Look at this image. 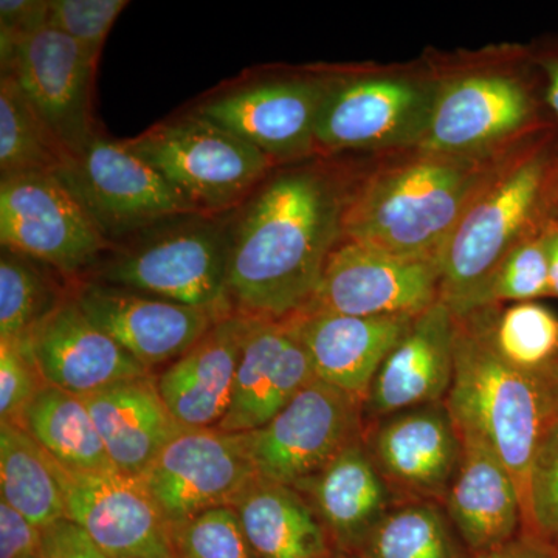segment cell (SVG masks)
Listing matches in <instances>:
<instances>
[{"instance_id": "d6a6232c", "label": "cell", "mask_w": 558, "mask_h": 558, "mask_svg": "<svg viewBox=\"0 0 558 558\" xmlns=\"http://www.w3.org/2000/svg\"><path fill=\"white\" fill-rule=\"evenodd\" d=\"M44 264L2 247L0 256V340H21L68 299Z\"/></svg>"}, {"instance_id": "ffe728a7", "label": "cell", "mask_w": 558, "mask_h": 558, "mask_svg": "<svg viewBox=\"0 0 558 558\" xmlns=\"http://www.w3.org/2000/svg\"><path fill=\"white\" fill-rule=\"evenodd\" d=\"M457 317L442 299L411 323L384 360L363 400V421L439 403L454 374Z\"/></svg>"}, {"instance_id": "8fae6325", "label": "cell", "mask_w": 558, "mask_h": 558, "mask_svg": "<svg viewBox=\"0 0 558 558\" xmlns=\"http://www.w3.org/2000/svg\"><path fill=\"white\" fill-rule=\"evenodd\" d=\"M256 476L248 433L185 428L140 478L172 529L207 510L231 508Z\"/></svg>"}, {"instance_id": "ab89813d", "label": "cell", "mask_w": 558, "mask_h": 558, "mask_svg": "<svg viewBox=\"0 0 558 558\" xmlns=\"http://www.w3.org/2000/svg\"><path fill=\"white\" fill-rule=\"evenodd\" d=\"M0 558H43V529L0 499Z\"/></svg>"}, {"instance_id": "5bb4252c", "label": "cell", "mask_w": 558, "mask_h": 558, "mask_svg": "<svg viewBox=\"0 0 558 558\" xmlns=\"http://www.w3.org/2000/svg\"><path fill=\"white\" fill-rule=\"evenodd\" d=\"M362 439L398 505H442L462 454L461 433L446 402L368 422Z\"/></svg>"}, {"instance_id": "836d02e7", "label": "cell", "mask_w": 558, "mask_h": 558, "mask_svg": "<svg viewBox=\"0 0 558 558\" xmlns=\"http://www.w3.org/2000/svg\"><path fill=\"white\" fill-rule=\"evenodd\" d=\"M545 296L553 295L548 253L542 229L538 234L521 242L506 256L470 312L497 304L529 303Z\"/></svg>"}, {"instance_id": "8992f818", "label": "cell", "mask_w": 558, "mask_h": 558, "mask_svg": "<svg viewBox=\"0 0 558 558\" xmlns=\"http://www.w3.org/2000/svg\"><path fill=\"white\" fill-rule=\"evenodd\" d=\"M126 145L201 215H223L242 204L275 165L197 110L156 124Z\"/></svg>"}, {"instance_id": "d4e9b609", "label": "cell", "mask_w": 558, "mask_h": 558, "mask_svg": "<svg viewBox=\"0 0 558 558\" xmlns=\"http://www.w3.org/2000/svg\"><path fill=\"white\" fill-rule=\"evenodd\" d=\"M293 488L310 501L344 557H354L374 527L398 505L371 461L363 439L355 440L317 475Z\"/></svg>"}, {"instance_id": "83f0119b", "label": "cell", "mask_w": 558, "mask_h": 558, "mask_svg": "<svg viewBox=\"0 0 558 558\" xmlns=\"http://www.w3.org/2000/svg\"><path fill=\"white\" fill-rule=\"evenodd\" d=\"M457 317V315H454ZM501 362L548 389L558 376V315L538 301L480 307L458 317Z\"/></svg>"}, {"instance_id": "3957f363", "label": "cell", "mask_w": 558, "mask_h": 558, "mask_svg": "<svg viewBox=\"0 0 558 558\" xmlns=\"http://www.w3.org/2000/svg\"><path fill=\"white\" fill-rule=\"evenodd\" d=\"M444 402L461 435L483 440L508 465L524 502L535 450L557 417L548 389L501 362L457 317L453 381Z\"/></svg>"}, {"instance_id": "603a6c76", "label": "cell", "mask_w": 558, "mask_h": 558, "mask_svg": "<svg viewBox=\"0 0 558 558\" xmlns=\"http://www.w3.org/2000/svg\"><path fill=\"white\" fill-rule=\"evenodd\" d=\"M250 323L238 312L220 318L157 377L161 399L183 427L216 428L226 417Z\"/></svg>"}, {"instance_id": "7402d4cb", "label": "cell", "mask_w": 558, "mask_h": 558, "mask_svg": "<svg viewBox=\"0 0 558 558\" xmlns=\"http://www.w3.org/2000/svg\"><path fill=\"white\" fill-rule=\"evenodd\" d=\"M462 454L442 508L470 556L487 553L526 531L519 484L487 444L461 435Z\"/></svg>"}, {"instance_id": "f1b7e54d", "label": "cell", "mask_w": 558, "mask_h": 558, "mask_svg": "<svg viewBox=\"0 0 558 558\" xmlns=\"http://www.w3.org/2000/svg\"><path fill=\"white\" fill-rule=\"evenodd\" d=\"M58 464L76 472L116 469L81 396L47 384L17 422Z\"/></svg>"}, {"instance_id": "60d3db41", "label": "cell", "mask_w": 558, "mask_h": 558, "mask_svg": "<svg viewBox=\"0 0 558 558\" xmlns=\"http://www.w3.org/2000/svg\"><path fill=\"white\" fill-rule=\"evenodd\" d=\"M43 558H109L86 532L68 519L43 529Z\"/></svg>"}, {"instance_id": "cb8c5ba5", "label": "cell", "mask_w": 558, "mask_h": 558, "mask_svg": "<svg viewBox=\"0 0 558 558\" xmlns=\"http://www.w3.org/2000/svg\"><path fill=\"white\" fill-rule=\"evenodd\" d=\"M414 318L352 317L330 312H301L290 317L310 354L315 377L362 402L381 363Z\"/></svg>"}, {"instance_id": "4fadbf2b", "label": "cell", "mask_w": 558, "mask_h": 558, "mask_svg": "<svg viewBox=\"0 0 558 558\" xmlns=\"http://www.w3.org/2000/svg\"><path fill=\"white\" fill-rule=\"evenodd\" d=\"M51 458V457H50ZM68 509L109 558H175L171 526L140 476L117 469L76 472L51 458Z\"/></svg>"}, {"instance_id": "74e56055", "label": "cell", "mask_w": 558, "mask_h": 558, "mask_svg": "<svg viewBox=\"0 0 558 558\" xmlns=\"http://www.w3.org/2000/svg\"><path fill=\"white\" fill-rule=\"evenodd\" d=\"M46 385L24 340H0V422H17Z\"/></svg>"}, {"instance_id": "9c48e42d", "label": "cell", "mask_w": 558, "mask_h": 558, "mask_svg": "<svg viewBox=\"0 0 558 558\" xmlns=\"http://www.w3.org/2000/svg\"><path fill=\"white\" fill-rule=\"evenodd\" d=\"M363 402L314 379L269 424L248 433L259 478L296 487L362 439Z\"/></svg>"}, {"instance_id": "e575fe53", "label": "cell", "mask_w": 558, "mask_h": 558, "mask_svg": "<svg viewBox=\"0 0 558 558\" xmlns=\"http://www.w3.org/2000/svg\"><path fill=\"white\" fill-rule=\"evenodd\" d=\"M171 534L175 558H258L233 508L207 510Z\"/></svg>"}, {"instance_id": "4316f807", "label": "cell", "mask_w": 558, "mask_h": 558, "mask_svg": "<svg viewBox=\"0 0 558 558\" xmlns=\"http://www.w3.org/2000/svg\"><path fill=\"white\" fill-rule=\"evenodd\" d=\"M258 558H343L296 488L256 476L231 506Z\"/></svg>"}, {"instance_id": "8d00e7d4", "label": "cell", "mask_w": 558, "mask_h": 558, "mask_svg": "<svg viewBox=\"0 0 558 558\" xmlns=\"http://www.w3.org/2000/svg\"><path fill=\"white\" fill-rule=\"evenodd\" d=\"M128 5V0H49L47 25L75 40L98 64L110 28Z\"/></svg>"}, {"instance_id": "2e32d148", "label": "cell", "mask_w": 558, "mask_h": 558, "mask_svg": "<svg viewBox=\"0 0 558 558\" xmlns=\"http://www.w3.org/2000/svg\"><path fill=\"white\" fill-rule=\"evenodd\" d=\"M70 293L98 328L149 371L175 362L223 318L211 311L97 281L81 282Z\"/></svg>"}, {"instance_id": "9a60e30c", "label": "cell", "mask_w": 558, "mask_h": 558, "mask_svg": "<svg viewBox=\"0 0 558 558\" xmlns=\"http://www.w3.org/2000/svg\"><path fill=\"white\" fill-rule=\"evenodd\" d=\"M97 65L75 40L47 25L17 47L2 75L17 81L58 142L75 156L97 135L90 106Z\"/></svg>"}, {"instance_id": "ba28073f", "label": "cell", "mask_w": 558, "mask_h": 558, "mask_svg": "<svg viewBox=\"0 0 558 558\" xmlns=\"http://www.w3.org/2000/svg\"><path fill=\"white\" fill-rule=\"evenodd\" d=\"M0 242L65 277L97 266L113 247L57 172L2 179Z\"/></svg>"}, {"instance_id": "d590c367", "label": "cell", "mask_w": 558, "mask_h": 558, "mask_svg": "<svg viewBox=\"0 0 558 558\" xmlns=\"http://www.w3.org/2000/svg\"><path fill=\"white\" fill-rule=\"evenodd\" d=\"M526 531L558 548V417L539 439L526 483Z\"/></svg>"}, {"instance_id": "7c38bea8", "label": "cell", "mask_w": 558, "mask_h": 558, "mask_svg": "<svg viewBox=\"0 0 558 558\" xmlns=\"http://www.w3.org/2000/svg\"><path fill=\"white\" fill-rule=\"evenodd\" d=\"M440 300L439 263L341 240L301 312L414 318ZM300 312V314H301Z\"/></svg>"}, {"instance_id": "5b68a950", "label": "cell", "mask_w": 558, "mask_h": 558, "mask_svg": "<svg viewBox=\"0 0 558 558\" xmlns=\"http://www.w3.org/2000/svg\"><path fill=\"white\" fill-rule=\"evenodd\" d=\"M550 163L545 154L517 159L475 201L439 255L440 299L468 314L499 264L535 236Z\"/></svg>"}, {"instance_id": "484cf974", "label": "cell", "mask_w": 558, "mask_h": 558, "mask_svg": "<svg viewBox=\"0 0 558 558\" xmlns=\"http://www.w3.org/2000/svg\"><path fill=\"white\" fill-rule=\"evenodd\" d=\"M113 468L142 476L185 429L161 399L156 377L124 380L83 396Z\"/></svg>"}, {"instance_id": "ee69618b", "label": "cell", "mask_w": 558, "mask_h": 558, "mask_svg": "<svg viewBox=\"0 0 558 558\" xmlns=\"http://www.w3.org/2000/svg\"><path fill=\"white\" fill-rule=\"evenodd\" d=\"M546 73H548V102L550 109L558 116V60H550L545 64Z\"/></svg>"}, {"instance_id": "52a82bcc", "label": "cell", "mask_w": 558, "mask_h": 558, "mask_svg": "<svg viewBox=\"0 0 558 558\" xmlns=\"http://www.w3.org/2000/svg\"><path fill=\"white\" fill-rule=\"evenodd\" d=\"M57 174L110 242L197 213L126 142L97 134Z\"/></svg>"}, {"instance_id": "44dd1931", "label": "cell", "mask_w": 558, "mask_h": 558, "mask_svg": "<svg viewBox=\"0 0 558 558\" xmlns=\"http://www.w3.org/2000/svg\"><path fill=\"white\" fill-rule=\"evenodd\" d=\"M314 379L310 354L292 319L252 318L233 399L216 428L231 433L263 428Z\"/></svg>"}, {"instance_id": "7bdbcfd3", "label": "cell", "mask_w": 558, "mask_h": 558, "mask_svg": "<svg viewBox=\"0 0 558 558\" xmlns=\"http://www.w3.org/2000/svg\"><path fill=\"white\" fill-rule=\"evenodd\" d=\"M546 253H548L550 295L558 296V219L543 227Z\"/></svg>"}, {"instance_id": "f6af8a7d", "label": "cell", "mask_w": 558, "mask_h": 558, "mask_svg": "<svg viewBox=\"0 0 558 558\" xmlns=\"http://www.w3.org/2000/svg\"><path fill=\"white\" fill-rule=\"evenodd\" d=\"M549 396L550 400H553L554 413H556V416L558 417V376L556 377V380L553 381V385H550Z\"/></svg>"}, {"instance_id": "e0dca14e", "label": "cell", "mask_w": 558, "mask_h": 558, "mask_svg": "<svg viewBox=\"0 0 558 558\" xmlns=\"http://www.w3.org/2000/svg\"><path fill=\"white\" fill-rule=\"evenodd\" d=\"M330 80H277L229 92L197 108L269 159L292 160L317 149L315 134Z\"/></svg>"}, {"instance_id": "f546056e", "label": "cell", "mask_w": 558, "mask_h": 558, "mask_svg": "<svg viewBox=\"0 0 558 558\" xmlns=\"http://www.w3.org/2000/svg\"><path fill=\"white\" fill-rule=\"evenodd\" d=\"M0 490L3 501L40 529L68 519L50 454L13 422H0Z\"/></svg>"}, {"instance_id": "ac0fdd59", "label": "cell", "mask_w": 558, "mask_h": 558, "mask_svg": "<svg viewBox=\"0 0 558 558\" xmlns=\"http://www.w3.org/2000/svg\"><path fill=\"white\" fill-rule=\"evenodd\" d=\"M534 105L519 81L470 75L440 83L435 110L418 150L481 156L502 150L531 123Z\"/></svg>"}, {"instance_id": "7a4b0ae2", "label": "cell", "mask_w": 558, "mask_h": 558, "mask_svg": "<svg viewBox=\"0 0 558 558\" xmlns=\"http://www.w3.org/2000/svg\"><path fill=\"white\" fill-rule=\"evenodd\" d=\"M505 150L416 159L376 172L348 197L343 240L413 259H439L469 208L513 163Z\"/></svg>"}, {"instance_id": "d6986e66", "label": "cell", "mask_w": 558, "mask_h": 558, "mask_svg": "<svg viewBox=\"0 0 558 558\" xmlns=\"http://www.w3.org/2000/svg\"><path fill=\"white\" fill-rule=\"evenodd\" d=\"M21 340L46 384L81 398L153 374L98 328L72 293Z\"/></svg>"}, {"instance_id": "bcb514c9", "label": "cell", "mask_w": 558, "mask_h": 558, "mask_svg": "<svg viewBox=\"0 0 558 558\" xmlns=\"http://www.w3.org/2000/svg\"><path fill=\"white\" fill-rule=\"evenodd\" d=\"M343 558H351V557H343Z\"/></svg>"}, {"instance_id": "b9f144b4", "label": "cell", "mask_w": 558, "mask_h": 558, "mask_svg": "<svg viewBox=\"0 0 558 558\" xmlns=\"http://www.w3.org/2000/svg\"><path fill=\"white\" fill-rule=\"evenodd\" d=\"M470 558H558V548L538 535L524 531L512 542Z\"/></svg>"}, {"instance_id": "f35d334b", "label": "cell", "mask_w": 558, "mask_h": 558, "mask_svg": "<svg viewBox=\"0 0 558 558\" xmlns=\"http://www.w3.org/2000/svg\"><path fill=\"white\" fill-rule=\"evenodd\" d=\"M49 22V0H2L0 2V54L2 68L25 39Z\"/></svg>"}, {"instance_id": "6da1fadb", "label": "cell", "mask_w": 558, "mask_h": 558, "mask_svg": "<svg viewBox=\"0 0 558 558\" xmlns=\"http://www.w3.org/2000/svg\"><path fill=\"white\" fill-rule=\"evenodd\" d=\"M348 194L329 172L296 168L264 182L234 213L229 295L245 317L300 314L343 240Z\"/></svg>"}, {"instance_id": "30bf717a", "label": "cell", "mask_w": 558, "mask_h": 558, "mask_svg": "<svg viewBox=\"0 0 558 558\" xmlns=\"http://www.w3.org/2000/svg\"><path fill=\"white\" fill-rule=\"evenodd\" d=\"M440 83L411 78L330 80L319 113L318 149H396L427 135Z\"/></svg>"}, {"instance_id": "4dcf8cb0", "label": "cell", "mask_w": 558, "mask_h": 558, "mask_svg": "<svg viewBox=\"0 0 558 558\" xmlns=\"http://www.w3.org/2000/svg\"><path fill=\"white\" fill-rule=\"evenodd\" d=\"M442 505L400 502L351 558H470Z\"/></svg>"}, {"instance_id": "1f68e13d", "label": "cell", "mask_w": 558, "mask_h": 558, "mask_svg": "<svg viewBox=\"0 0 558 558\" xmlns=\"http://www.w3.org/2000/svg\"><path fill=\"white\" fill-rule=\"evenodd\" d=\"M70 154L40 119L11 75L0 81V172L2 179L58 172Z\"/></svg>"}, {"instance_id": "277c9868", "label": "cell", "mask_w": 558, "mask_h": 558, "mask_svg": "<svg viewBox=\"0 0 558 558\" xmlns=\"http://www.w3.org/2000/svg\"><path fill=\"white\" fill-rule=\"evenodd\" d=\"M234 215V213H233ZM233 215H186L135 234L101 259L92 281L148 293L185 306L234 314L229 295Z\"/></svg>"}]
</instances>
